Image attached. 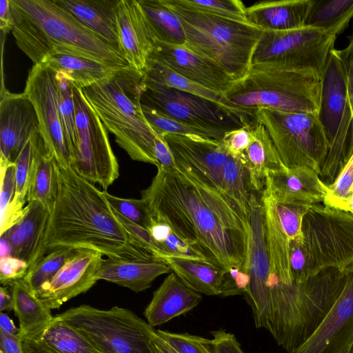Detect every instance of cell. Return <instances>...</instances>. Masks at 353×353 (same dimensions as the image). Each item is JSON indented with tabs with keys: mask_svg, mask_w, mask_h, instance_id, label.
Here are the masks:
<instances>
[{
	"mask_svg": "<svg viewBox=\"0 0 353 353\" xmlns=\"http://www.w3.org/2000/svg\"><path fill=\"white\" fill-rule=\"evenodd\" d=\"M72 91L79 148L72 168L80 176L106 190L119 175L117 157L106 128L81 90L73 83Z\"/></svg>",
	"mask_w": 353,
	"mask_h": 353,
	"instance_id": "5bb4252c",
	"label": "cell"
},
{
	"mask_svg": "<svg viewBox=\"0 0 353 353\" xmlns=\"http://www.w3.org/2000/svg\"><path fill=\"white\" fill-rule=\"evenodd\" d=\"M261 200L270 264V281L292 285L291 245L302 238L303 219L310 206L278 203L263 193Z\"/></svg>",
	"mask_w": 353,
	"mask_h": 353,
	"instance_id": "e0dca14e",
	"label": "cell"
},
{
	"mask_svg": "<svg viewBox=\"0 0 353 353\" xmlns=\"http://www.w3.org/2000/svg\"><path fill=\"white\" fill-rule=\"evenodd\" d=\"M352 353H353V349H352Z\"/></svg>",
	"mask_w": 353,
	"mask_h": 353,
	"instance_id": "003e7915",
	"label": "cell"
},
{
	"mask_svg": "<svg viewBox=\"0 0 353 353\" xmlns=\"http://www.w3.org/2000/svg\"><path fill=\"white\" fill-rule=\"evenodd\" d=\"M0 353H5L1 349H0Z\"/></svg>",
	"mask_w": 353,
	"mask_h": 353,
	"instance_id": "03108f58",
	"label": "cell"
},
{
	"mask_svg": "<svg viewBox=\"0 0 353 353\" xmlns=\"http://www.w3.org/2000/svg\"><path fill=\"white\" fill-rule=\"evenodd\" d=\"M58 190L50 212L44 248L95 250L111 259H156L125 230L94 184L57 163Z\"/></svg>",
	"mask_w": 353,
	"mask_h": 353,
	"instance_id": "7a4b0ae2",
	"label": "cell"
},
{
	"mask_svg": "<svg viewBox=\"0 0 353 353\" xmlns=\"http://www.w3.org/2000/svg\"><path fill=\"white\" fill-rule=\"evenodd\" d=\"M114 211L125 230L142 247L151 252L156 259H159V248L150 232L148 229L129 221L114 210Z\"/></svg>",
	"mask_w": 353,
	"mask_h": 353,
	"instance_id": "f5cc1de1",
	"label": "cell"
},
{
	"mask_svg": "<svg viewBox=\"0 0 353 353\" xmlns=\"http://www.w3.org/2000/svg\"><path fill=\"white\" fill-rule=\"evenodd\" d=\"M40 132L34 134L27 142L15 163V193L10 207L6 228L7 231L21 216L28 195L33 167L36 141Z\"/></svg>",
	"mask_w": 353,
	"mask_h": 353,
	"instance_id": "ab89813d",
	"label": "cell"
},
{
	"mask_svg": "<svg viewBox=\"0 0 353 353\" xmlns=\"http://www.w3.org/2000/svg\"><path fill=\"white\" fill-rule=\"evenodd\" d=\"M317 117L328 144L320 177L330 185L353 152V110L345 68L335 48L330 52L321 75Z\"/></svg>",
	"mask_w": 353,
	"mask_h": 353,
	"instance_id": "ba28073f",
	"label": "cell"
},
{
	"mask_svg": "<svg viewBox=\"0 0 353 353\" xmlns=\"http://www.w3.org/2000/svg\"><path fill=\"white\" fill-rule=\"evenodd\" d=\"M23 353H100L58 316L41 330L21 339Z\"/></svg>",
	"mask_w": 353,
	"mask_h": 353,
	"instance_id": "83f0119b",
	"label": "cell"
},
{
	"mask_svg": "<svg viewBox=\"0 0 353 353\" xmlns=\"http://www.w3.org/2000/svg\"><path fill=\"white\" fill-rule=\"evenodd\" d=\"M337 36L310 27L287 31L265 30L254 50L251 68L311 70L322 75Z\"/></svg>",
	"mask_w": 353,
	"mask_h": 353,
	"instance_id": "7c38bea8",
	"label": "cell"
},
{
	"mask_svg": "<svg viewBox=\"0 0 353 353\" xmlns=\"http://www.w3.org/2000/svg\"><path fill=\"white\" fill-rule=\"evenodd\" d=\"M312 0L260 1L246 8L248 21L264 30L287 31L304 27Z\"/></svg>",
	"mask_w": 353,
	"mask_h": 353,
	"instance_id": "4dcf8cb0",
	"label": "cell"
},
{
	"mask_svg": "<svg viewBox=\"0 0 353 353\" xmlns=\"http://www.w3.org/2000/svg\"><path fill=\"white\" fill-rule=\"evenodd\" d=\"M221 188L225 196L248 223L252 190L247 171L239 158L230 157L224 165L221 175Z\"/></svg>",
	"mask_w": 353,
	"mask_h": 353,
	"instance_id": "f35d334b",
	"label": "cell"
},
{
	"mask_svg": "<svg viewBox=\"0 0 353 353\" xmlns=\"http://www.w3.org/2000/svg\"><path fill=\"white\" fill-rule=\"evenodd\" d=\"M39 26L54 48V54H70L110 67L130 66L121 52L83 26L54 0H14Z\"/></svg>",
	"mask_w": 353,
	"mask_h": 353,
	"instance_id": "30bf717a",
	"label": "cell"
},
{
	"mask_svg": "<svg viewBox=\"0 0 353 353\" xmlns=\"http://www.w3.org/2000/svg\"><path fill=\"white\" fill-rule=\"evenodd\" d=\"M0 235L6 232L10 207L15 193L14 163L0 162Z\"/></svg>",
	"mask_w": 353,
	"mask_h": 353,
	"instance_id": "681fc988",
	"label": "cell"
},
{
	"mask_svg": "<svg viewBox=\"0 0 353 353\" xmlns=\"http://www.w3.org/2000/svg\"><path fill=\"white\" fill-rule=\"evenodd\" d=\"M42 63L54 72L64 74L80 89L107 79L120 69L96 60L70 54H53L48 57Z\"/></svg>",
	"mask_w": 353,
	"mask_h": 353,
	"instance_id": "836d02e7",
	"label": "cell"
},
{
	"mask_svg": "<svg viewBox=\"0 0 353 353\" xmlns=\"http://www.w3.org/2000/svg\"><path fill=\"white\" fill-rule=\"evenodd\" d=\"M57 316L100 353H161L153 327L128 309L81 305Z\"/></svg>",
	"mask_w": 353,
	"mask_h": 353,
	"instance_id": "9c48e42d",
	"label": "cell"
},
{
	"mask_svg": "<svg viewBox=\"0 0 353 353\" xmlns=\"http://www.w3.org/2000/svg\"><path fill=\"white\" fill-rule=\"evenodd\" d=\"M350 212L353 215V190L350 202Z\"/></svg>",
	"mask_w": 353,
	"mask_h": 353,
	"instance_id": "e7e4bbea",
	"label": "cell"
},
{
	"mask_svg": "<svg viewBox=\"0 0 353 353\" xmlns=\"http://www.w3.org/2000/svg\"><path fill=\"white\" fill-rule=\"evenodd\" d=\"M252 139L239 157L245 168L253 191L263 192L269 172L288 170L263 125L256 120L250 124Z\"/></svg>",
	"mask_w": 353,
	"mask_h": 353,
	"instance_id": "f1b7e54d",
	"label": "cell"
},
{
	"mask_svg": "<svg viewBox=\"0 0 353 353\" xmlns=\"http://www.w3.org/2000/svg\"><path fill=\"white\" fill-rule=\"evenodd\" d=\"M143 114L157 134H179L209 138L219 141L212 133L172 118L141 103Z\"/></svg>",
	"mask_w": 353,
	"mask_h": 353,
	"instance_id": "f6af8a7d",
	"label": "cell"
},
{
	"mask_svg": "<svg viewBox=\"0 0 353 353\" xmlns=\"http://www.w3.org/2000/svg\"><path fill=\"white\" fill-rule=\"evenodd\" d=\"M149 59L157 61L178 74L216 92L223 94L235 81L219 65L198 55L183 46L156 40Z\"/></svg>",
	"mask_w": 353,
	"mask_h": 353,
	"instance_id": "7402d4cb",
	"label": "cell"
},
{
	"mask_svg": "<svg viewBox=\"0 0 353 353\" xmlns=\"http://www.w3.org/2000/svg\"><path fill=\"white\" fill-rule=\"evenodd\" d=\"M353 349V264L346 269L343 289L312 334L286 353H352Z\"/></svg>",
	"mask_w": 353,
	"mask_h": 353,
	"instance_id": "d6986e66",
	"label": "cell"
},
{
	"mask_svg": "<svg viewBox=\"0 0 353 353\" xmlns=\"http://www.w3.org/2000/svg\"><path fill=\"white\" fill-rule=\"evenodd\" d=\"M154 154L158 163V167H174V162L168 145V143L161 134H157L154 140Z\"/></svg>",
	"mask_w": 353,
	"mask_h": 353,
	"instance_id": "9f6ffc18",
	"label": "cell"
},
{
	"mask_svg": "<svg viewBox=\"0 0 353 353\" xmlns=\"http://www.w3.org/2000/svg\"><path fill=\"white\" fill-rule=\"evenodd\" d=\"M346 270L329 268L301 283H269L267 330L286 352L303 343L315 331L341 294Z\"/></svg>",
	"mask_w": 353,
	"mask_h": 353,
	"instance_id": "3957f363",
	"label": "cell"
},
{
	"mask_svg": "<svg viewBox=\"0 0 353 353\" xmlns=\"http://www.w3.org/2000/svg\"><path fill=\"white\" fill-rule=\"evenodd\" d=\"M181 281L192 290L208 296L221 295L226 270L208 261L162 259Z\"/></svg>",
	"mask_w": 353,
	"mask_h": 353,
	"instance_id": "1f68e13d",
	"label": "cell"
},
{
	"mask_svg": "<svg viewBox=\"0 0 353 353\" xmlns=\"http://www.w3.org/2000/svg\"><path fill=\"white\" fill-rule=\"evenodd\" d=\"M155 343L161 353H177L155 333Z\"/></svg>",
	"mask_w": 353,
	"mask_h": 353,
	"instance_id": "6125c7cd",
	"label": "cell"
},
{
	"mask_svg": "<svg viewBox=\"0 0 353 353\" xmlns=\"http://www.w3.org/2000/svg\"><path fill=\"white\" fill-rule=\"evenodd\" d=\"M118 29L121 52L129 65L143 72L157 40L137 0H119Z\"/></svg>",
	"mask_w": 353,
	"mask_h": 353,
	"instance_id": "cb8c5ba5",
	"label": "cell"
},
{
	"mask_svg": "<svg viewBox=\"0 0 353 353\" xmlns=\"http://www.w3.org/2000/svg\"><path fill=\"white\" fill-rule=\"evenodd\" d=\"M0 349L5 353H23L21 339L0 331Z\"/></svg>",
	"mask_w": 353,
	"mask_h": 353,
	"instance_id": "680465c9",
	"label": "cell"
},
{
	"mask_svg": "<svg viewBox=\"0 0 353 353\" xmlns=\"http://www.w3.org/2000/svg\"><path fill=\"white\" fill-rule=\"evenodd\" d=\"M302 238L292 242L293 282L301 283L329 268L346 270L353 264V215L319 203L303 216Z\"/></svg>",
	"mask_w": 353,
	"mask_h": 353,
	"instance_id": "5b68a950",
	"label": "cell"
},
{
	"mask_svg": "<svg viewBox=\"0 0 353 353\" xmlns=\"http://www.w3.org/2000/svg\"><path fill=\"white\" fill-rule=\"evenodd\" d=\"M144 83L141 103L176 120L208 131L219 141L227 132L243 128L256 120L236 114L211 101L161 85L145 77Z\"/></svg>",
	"mask_w": 353,
	"mask_h": 353,
	"instance_id": "4fadbf2b",
	"label": "cell"
},
{
	"mask_svg": "<svg viewBox=\"0 0 353 353\" xmlns=\"http://www.w3.org/2000/svg\"><path fill=\"white\" fill-rule=\"evenodd\" d=\"M103 259L101 252L80 249L36 295L50 310L59 308L65 302L87 292L96 283Z\"/></svg>",
	"mask_w": 353,
	"mask_h": 353,
	"instance_id": "ffe728a7",
	"label": "cell"
},
{
	"mask_svg": "<svg viewBox=\"0 0 353 353\" xmlns=\"http://www.w3.org/2000/svg\"><path fill=\"white\" fill-rule=\"evenodd\" d=\"M244 270L249 283L244 294L256 328L267 329L269 319L270 264L261 196L252 192L248 219V250Z\"/></svg>",
	"mask_w": 353,
	"mask_h": 353,
	"instance_id": "9a60e30c",
	"label": "cell"
},
{
	"mask_svg": "<svg viewBox=\"0 0 353 353\" xmlns=\"http://www.w3.org/2000/svg\"><path fill=\"white\" fill-rule=\"evenodd\" d=\"M14 17L10 0L0 1V28L3 34L12 30Z\"/></svg>",
	"mask_w": 353,
	"mask_h": 353,
	"instance_id": "6f0895ef",
	"label": "cell"
},
{
	"mask_svg": "<svg viewBox=\"0 0 353 353\" xmlns=\"http://www.w3.org/2000/svg\"><path fill=\"white\" fill-rule=\"evenodd\" d=\"M171 271L168 265L161 259L125 260L107 258L103 259L97 279L140 292L150 288L158 276Z\"/></svg>",
	"mask_w": 353,
	"mask_h": 353,
	"instance_id": "4316f807",
	"label": "cell"
},
{
	"mask_svg": "<svg viewBox=\"0 0 353 353\" xmlns=\"http://www.w3.org/2000/svg\"><path fill=\"white\" fill-rule=\"evenodd\" d=\"M213 338L210 340L212 353H245L236 336L225 330L211 332Z\"/></svg>",
	"mask_w": 353,
	"mask_h": 353,
	"instance_id": "db71d44e",
	"label": "cell"
},
{
	"mask_svg": "<svg viewBox=\"0 0 353 353\" xmlns=\"http://www.w3.org/2000/svg\"><path fill=\"white\" fill-rule=\"evenodd\" d=\"M14 310L19 321V336L34 334L46 327L54 316L23 279L10 285Z\"/></svg>",
	"mask_w": 353,
	"mask_h": 353,
	"instance_id": "d590c367",
	"label": "cell"
},
{
	"mask_svg": "<svg viewBox=\"0 0 353 353\" xmlns=\"http://www.w3.org/2000/svg\"><path fill=\"white\" fill-rule=\"evenodd\" d=\"M143 73L158 83L211 101L236 114L255 118L254 114L232 104L223 94L194 83L157 61L149 59Z\"/></svg>",
	"mask_w": 353,
	"mask_h": 353,
	"instance_id": "e575fe53",
	"label": "cell"
},
{
	"mask_svg": "<svg viewBox=\"0 0 353 353\" xmlns=\"http://www.w3.org/2000/svg\"><path fill=\"white\" fill-rule=\"evenodd\" d=\"M79 250L60 248L51 251L28 270L23 281L37 294L43 285L53 279L66 261Z\"/></svg>",
	"mask_w": 353,
	"mask_h": 353,
	"instance_id": "ee69618b",
	"label": "cell"
},
{
	"mask_svg": "<svg viewBox=\"0 0 353 353\" xmlns=\"http://www.w3.org/2000/svg\"><path fill=\"white\" fill-rule=\"evenodd\" d=\"M201 301V294L188 288L171 272L153 292L144 315L152 327L158 326L191 311Z\"/></svg>",
	"mask_w": 353,
	"mask_h": 353,
	"instance_id": "484cf974",
	"label": "cell"
},
{
	"mask_svg": "<svg viewBox=\"0 0 353 353\" xmlns=\"http://www.w3.org/2000/svg\"><path fill=\"white\" fill-rule=\"evenodd\" d=\"M254 117L267 130L288 170L307 167L320 175L328 144L317 113L260 108Z\"/></svg>",
	"mask_w": 353,
	"mask_h": 353,
	"instance_id": "8fae6325",
	"label": "cell"
},
{
	"mask_svg": "<svg viewBox=\"0 0 353 353\" xmlns=\"http://www.w3.org/2000/svg\"><path fill=\"white\" fill-rule=\"evenodd\" d=\"M144 73L129 66L81 91L118 145L134 161L158 166L154 154L157 133L141 108Z\"/></svg>",
	"mask_w": 353,
	"mask_h": 353,
	"instance_id": "277c9868",
	"label": "cell"
},
{
	"mask_svg": "<svg viewBox=\"0 0 353 353\" xmlns=\"http://www.w3.org/2000/svg\"><path fill=\"white\" fill-rule=\"evenodd\" d=\"M141 199L154 219L168 223L208 261L244 270L248 223L226 196L175 167L159 166Z\"/></svg>",
	"mask_w": 353,
	"mask_h": 353,
	"instance_id": "6da1fadb",
	"label": "cell"
},
{
	"mask_svg": "<svg viewBox=\"0 0 353 353\" xmlns=\"http://www.w3.org/2000/svg\"><path fill=\"white\" fill-rule=\"evenodd\" d=\"M353 17V0H312L304 27L340 34Z\"/></svg>",
	"mask_w": 353,
	"mask_h": 353,
	"instance_id": "74e56055",
	"label": "cell"
},
{
	"mask_svg": "<svg viewBox=\"0 0 353 353\" xmlns=\"http://www.w3.org/2000/svg\"><path fill=\"white\" fill-rule=\"evenodd\" d=\"M157 40L184 46L185 35L177 14L163 0H138Z\"/></svg>",
	"mask_w": 353,
	"mask_h": 353,
	"instance_id": "8d00e7d4",
	"label": "cell"
},
{
	"mask_svg": "<svg viewBox=\"0 0 353 353\" xmlns=\"http://www.w3.org/2000/svg\"><path fill=\"white\" fill-rule=\"evenodd\" d=\"M349 45L344 49L338 50L343 63L348 85L349 97L353 110V34L349 36Z\"/></svg>",
	"mask_w": 353,
	"mask_h": 353,
	"instance_id": "11a10c76",
	"label": "cell"
},
{
	"mask_svg": "<svg viewBox=\"0 0 353 353\" xmlns=\"http://www.w3.org/2000/svg\"><path fill=\"white\" fill-rule=\"evenodd\" d=\"M57 190V162L46 148L40 134L36 141L28 202L38 201L50 212L56 201Z\"/></svg>",
	"mask_w": 353,
	"mask_h": 353,
	"instance_id": "d6a6232c",
	"label": "cell"
},
{
	"mask_svg": "<svg viewBox=\"0 0 353 353\" xmlns=\"http://www.w3.org/2000/svg\"><path fill=\"white\" fill-rule=\"evenodd\" d=\"M0 331L9 335L19 336L20 329L14 325L13 321L7 314L1 312Z\"/></svg>",
	"mask_w": 353,
	"mask_h": 353,
	"instance_id": "91938a15",
	"label": "cell"
},
{
	"mask_svg": "<svg viewBox=\"0 0 353 353\" xmlns=\"http://www.w3.org/2000/svg\"><path fill=\"white\" fill-rule=\"evenodd\" d=\"M28 270V263L19 258L7 256L0 259V281L3 286L23 279Z\"/></svg>",
	"mask_w": 353,
	"mask_h": 353,
	"instance_id": "816d5d0a",
	"label": "cell"
},
{
	"mask_svg": "<svg viewBox=\"0 0 353 353\" xmlns=\"http://www.w3.org/2000/svg\"><path fill=\"white\" fill-rule=\"evenodd\" d=\"M23 93L34 107L46 148L60 166L71 168L72 156L61 123L55 72L45 63L34 64Z\"/></svg>",
	"mask_w": 353,
	"mask_h": 353,
	"instance_id": "2e32d148",
	"label": "cell"
},
{
	"mask_svg": "<svg viewBox=\"0 0 353 353\" xmlns=\"http://www.w3.org/2000/svg\"><path fill=\"white\" fill-rule=\"evenodd\" d=\"M14 310L13 299L9 292L8 286H1L0 288V310L10 311Z\"/></svg>",
	"mask_w": 353,
	"mask_h": 353,
	"instance_id": "94428289",
	"label": "cell"
},
{
	"mask_svg": "<svg viewBox=\"0 0 353 353\" xmlns=\"http://www.w3.org/2000/svg\"><path fill=\"white\" fill-rule=\"evenodd\" d=\"M148 230L159 248V259L175 257L208 261L201 252L180 236L168 223L153 219Z\"/></svg>",
	"mask_w": 353,
	"mask_h": 353,
	"instance_id": "60d3db41",
	"label": "cell"
},
{
	"mask_svg": "<svg viewBox=\"0 0 353 353\" xmlns=\"http://www.w3.org/2000/svg\"><path fill=\"white\" fill-rule=\"evenodd\" d=\"M321 85V75L311 70L251 68L223 94L232 104L253 114L260 108L317 113Z\"/></svg>",
	"mask_w": 353,
	"mask_h": 353,
	"instance_id": "52a82bcc",
	"label": "cell"
},
{
	"mask_svg": "<svg viewBox=\"0 0 353 353\" xmlns=\"http://www.w3.org/2000/svg\"><path fill=\"white\" fill-rule=\"evenodd\" d=\"M105 198L112 208L129 221L146 229L151 226L153 218L145 201L141 198L124 199L113 196L103 190Z\"/></svg>",
	"mask_w": 353,
	"mask_h": 353,
	"instance_id": "7dc6e473",
	"label": "cell"
},
{
	"mask_svg": "<svg viewBox=\"0 0 353 353\" xmlns=\"http://www.w3.org/2000/svg\"><path fill=\"white\" fill-rule=\"evenodd\" d=\"M50 212L41 203L30 201L16 223L0 236L9 243L10 256L25 261L28 270L46 253L44 239Z\"/></svg>",
	"mask_w": 353,
	"mask_h": 353,
	"instance_id": "d4e9b609",
	"label": "cell"
},
{
	"mask_svg": "<svg viewBox=\"0 0 353 353\" xmlns=\"http://www.w3.org/2000/svg\"><path fill=\"white\" fill-rule=\"evenodd\" d=\"M251 123L239 129L227 132L221 140L231 157L239 158L249 146L252 139Z\"/></svg>",
	"mask_w": 353,
	"mask_h": 353,
	"instance_id": "f907efd6",
	"label": "cell"
},
{
	"mask_svg": "<svg viewBox=\"0 0 353 353\" xmlns=\"http://www.w3.org/2000/svg\"><path fill=\"white\" fill-rule=\"evenodd\" d=\"M58 84L59 112L62 129L72 156L79 148V137L76 123L73 97V82L64 74L55 72Z\"/></svg>",
	"mask_w": 353,
	"mask_h": 353,
	"instance_id": "b9f144b4",
	"label": "cell"
},
{
	"mask_svg": "<svg viewBox=\"0 0 353 353\" xmlns=\"http://www.w3.org/2000/svg\"><path fill=\"white\" fill-rule=\"evenodd\" d=\"M39 122L34 107L23 92L2 88L0 101V162L14 163L23 148L37 132Z\"/></svg>",
	"mask_w": 353,
	"mask_h": 353,
	"instance_id": "44dd1931",
	"label": "cell"
},
{
	"mask_svg": "<svg viewBox=\"0 0 353 353\" xmlns=\"http://www.w3.org/2000/svg\"><path fill=\"white\" fill-rule=\"evenodd\" d=\"M54 1L83 26L121 52L117 19L119 0Z\"/></svg>",
	"mask_w": 353,
	"mask_h": 353,
	"instance_id": "f546056e",
	"label": "cell"
},
{
	"mask_svg": "<svg viewBox=\"0 0 353 353\" xmlns=\"http://www.w3.org/2000/svg\"><path fill=\"white\" fill-rule=\"evenodd\" d=\"M167 6L177 14L183 26V46L219 65L234 81L249 72L263 29L247 22Z\"/></svg>",
	"mask_w": 353,
	"mask_h": 353,
	"instance_id": "8992f818",
	"label": "cell"
},
{
	"mask_svg": "<svg viewBox=\"0 0 353 353\" xmlns=\"http://www.w3.org/2000/svg\"><path fill=\"white\" fill-rule=\"evenodd\" d=\"M0 236V256H10V248L8 241L3 236Z\"/></svg>",
	"mask_w": 353,
	"mask_h": 353,
	"instance_id": "be15d7a7",
	"label": "cell"
},
{
	"mask_svg": "<svg viewBox=\"0 0 353 353\" xmlns=\"http://www.w3.org/2000/svg\"><path fill=\"white\" fill-rule=\"evenodd\" d=\"M155 333L177 353H212L209 339L161 330H155Z\"/></svg>",
	"mask_w": 353,
	"mask_h": 353,
	"instance_id": "c3c4849f",
	"label": "cell"
},
{
	"mask_svg": "<svg viewBox=\"0 0 353 353\" xmlns=\"http://www.w3.org/2000/svg\"><path fill=\"white\" fill-rule=\"evenodd\" d=\"M327 190L318 172L299 167L269 172L262 193L278 203L311 206L323 203Z\"/></svg>",
	"mask_w": 353,
	"mask_h": 353,
	"instance_id": "603a6c76",
	"label": "cell"
},
{
	"mask_svg": "<svg viewBox=\"0 0 353 353\" xmlns=\"http://www.w3.org/2000/svg\"><path fill=\"white\" fill-rule=\"evenodd\" d=\"M163 136L176 169L199 184L225 196L221 188V175L231 156L221 141L179 134Z\"/></svg>",
	"mask_w": 353,
	"mask_h": 353,
	"instance_id": "ac0fdd59",
	"label": "cell"
},
{
	"mask_svg": "<svg viewBox=\"0 0 353 353\" xmlns=\"http://www.w3.org/2000/svg\"><path fill=\"white\" fill-rule=\"evenodd\" d=\"M327 190L323 203L327 206L350 212L353 190V152L335 181L327 185Z\"/></svg>",
	"mask_w": 353,
	"mask_h": 353,
	"instance_id": "bcb514c9",
	"label": "cell"
},
{
	"mask_svg": "<svg viewBox=\"0 0 353 353\" xmlns=\"http://www.w3.org/2000/svg\"><path fill=\"white\" fill-rule=\"evenodd\" d=\"M171 7L247 22L246 7L239 0H163Z\"/></svg>",
	"mask_w": 353,
	"mask_h": 353,
	"instance_id": "7bdbcfd3",
	"label": "cell"
}]
</instances>
